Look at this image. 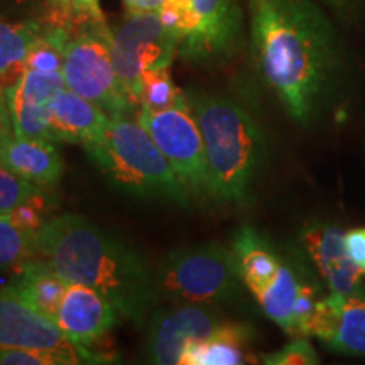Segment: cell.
Segmentation results:
<instances>
[{
	"label": "cell",
	"mask_w": 365,
	"mask_h": 365,
	"mask_svg": "<svg viewBox=\"0 0 365 365\" xmlns=\"http://www.w3.org/2000/svg\"><path fill=\"white\" fill-rule=\"evenodd\" d=\"M250 39L264 83L307 125L333 65V36L312 0H250Z\"/></svg>",
	"instance_id": "1"
},
{
	"label": "cell",
	"mask_w": 365,
	"mask_h": 365,
	"mask_svg": "<svg viewBox=\"0 0 365 365\" xmlns=\"http://www.w3.org/2000/svg\"><path fill=\"white\" fill-rule=\"evenodd\" d=\"M36 257L66 282L102 293L120 317L143 323L158 303L156 277L125 240L76 213L46 220L36 232Z\"/></svg>",
	"instance_id": "2"
},
{
	"label": "cell",
	"mask_w": 365,
	"mask_h": 365,
	"mask_svg": "<svg viewBox=\"0 0 365 365\" xmlns=\"http://www.w3.org/2000/svg\"><path fill=\"white\" fill-rule=\"evenodd\" d=\"M190 103L203 135L210 198L220 203L244 202L266 156V139L261 127L232 98L193 95Z\"/></svg>",
	"instance_id": "3"
},
{
	"label": "cell",
	"mask_w": 365,
	"mask_h": 365,
	"mask_svg": "<svg viewBox=\"0 0 365 365\" xmlns=\"http://www.w3.org/2000/svg\"><path fill=\"white\" fill-rule=\"evenodd\" d=\"M85 149L105 178L124 193L188 208V190L139 120L110 117L102 134Z\"/></svg>",
	"instance_id": "4"
},
{
	"label": "cell",
	"mask_w": 365,
	"mask_h": 365,
	"mask_svg": "<svg viewBox=\"0 0 365 365\" xmlns=\"http://www.w3.org/2000/svg\"><path fill=\"white\" fill-rule=\"evenodd\" d=\"M158 301L168 303H225L240 293V276L232 250L203 244L173 250L156 271Z\"/></svg>",
	"instance_id": "5"
},
{
	"label": "cell",
	"mask_w": 365,
	"mask_h": 365,
	"mask_svg": "<svg viewBox=\"0 0 365 365\" xmlns=\"http://www.w3.org/2000/svg\"><path fill=\"white\" fill-rule=\"evenodd\" d=\"M158 12L164 24L180 34V56L195 65H215L230 58L242 41L237 0H166Z\"/></svg>",
	"instance_id": "6"
},
{
	"label": "cell",
	"mask_w": 365,
	"mask_h": 365,
	"mask_svg": "<svg viewBox=\"0 0 365 365\" xmlns=\"http://www.w3.org/2000/svg\"><path fill=\"white\" fill-rule=\"evenodd\" d=\"M66 88L100 105L110 117H125L135 105L118 80L112 56V31L105 21L90 19L65 51Z\"/></svg>",
	"instance_id": "7"
},
{
	"label": "cell",
	"mask_w": 365,
	"mask_h": 365,
	"mask_svg": "<svg viewBox=\"0 0 365 365\" xmlns=\"http://www.w3.org/2000/svg\"><path fill=\"white\" fill-rule=\"evenodd\" d=\"M180 43V34L164 24L159 12L129 11L112 31L113 65L132 103L139 105L140 76L154 68L171 66Z\"/></svg>",
	"instance_id": "8"
},
{
	"label": "cell",
	"mask_w": 365,
	"mask_h": 365,
	"mask_svg": "<svg viewBox=\"0 0 365 365\" xmlns=\"http://www.w3.org/2000/svg\"><path fill=\"white\" fill-rule=\"evenodd\" d=\"M137 120L161 149L190 196H210L203 135L190 98L163 112L139 110Z\"/></svg>",
	"instance_id": "9"
},
{
	"label": "cell",
	"mask_w": 365,
	"mask_h": 365,
	"mask_svg": "<svg viewBox=\"0 0 365 365\" xmlns=\"http://www.w3.org/2000/svg\"><path fill=\"white\" fill-rule=\"evenodd\" d=\"M223 322L215 304L171 303L153 313L145 328V357L158 365H181L191 346L207 340Z\"/></svg>",
	"instance_id": "10"
},
{
	"label": "cell",
	"mask_w": 365,
	"mask_h": 365,
	"mask_svg": "<svg viewBox=\"0 0 365 365\" xmlns=\"http://www.w3.org/2000/svg\"><path fill=\"white\" fill-rule=\"evenodd\" d=\"M0 346L48 350L66 355L73 364L91 359L85 349L66 339L54 319L27 303L11 286H0Z\"/></svg>",
	"instance_id": "11"
},
{
	"label": "cell",
	"mask_w": 365,
	"mask_h": 365,
	"mask_svg": "<svg viewBox=\"0 0 365 365\" xmlns=\"http://www.w3.org/2000/svg\"><path fill=\"white\" fill-rule=\"evenodd\" d=\"M309 335L335 352L365 357V296L330 293L319 299L307 325Z\"/></svg>",
	"instance_id": "12"
},
{
	"label": "cell",
	"mask_w": 365,
	"mask_h": 365,
	"mask_svg": "<svg viewBox=\"0 0 365 365\" xmlns=\"http://www.w3.org/2000/svg\"><path fill=\"white\" fill-rule=\"evenodd\" d=\"M63 88H66L63 71L43 73L24 70L19 80L7 88L14 135L27 139H49V108L54 97Z\"/></svg>",
	"instance_id": "13"
},
{
	"label": "cell",
	"mask_w": 365,
	"mask_h": 365,
	"mask_svg": "<svg viewBox=\"0 0 365 365\" xmlns=\"http://www.w3.org/2000/svg\"><path fill=\"white\" fill-rule=\"evenodd\" d=\"M117 314V309L100 291L70 282L54 322L73 345L86 349L112 330Z\"/></svg>",
	"instance_id": "14"
},
{
	"label": "cell",
	"mask_w": 365,
	"mask_h": 365,
	"mask_svg": "<svg viewBox=\"0 0 365 365\" xmlns=\"http://www.w3.org/2000/svg\"><path fill=\"white\" fill-rule=\"evenodd\" d=\"M254 298L269 319L294 336H307V325L319 301L317 289L299 281L293 269L282 262L274 279Z\"/></svg>",
	"instance_id": "15"
},
{
	"label": "cell",
	"mask_w": 365,
	"mask_h": 365,
	"mask_svg": "<svg viewBox=\"0 0 365 365\" xmlns=\"http://www.w3.org/2000/svg\"><path fill=\"white\" fill-rule=\"evenodd\" d=\"M303 242L314 266L330 287V293H360V277L364 271L346 252L345 234L340 228L309 227L303 234Z\"/></svg>",
	"instance_id": "16"
},
{
	"label": "cell",
	"mask_w": 365,
	"mask_h": 365,
	"mask_svg": "<svg viewBox=\"0 0 365 365\" xmlns=\"http://www.w3.org/2000/svg\"><path fill=\"white\" fill-rule=\"evenodd\" d=\"M108 115L102 107L80 97L75 91L63 88L54 97L49 108L48 130L53 143L81 144L93 143L107 125Z\"/></svg>",
	"instance_id": "17"
},
{
	"label": "cell",
	"mask_w": 365,
	"mask_h": 365,
	"mask_svg": "<svg viewBox=\"0 0 365 365\" xmlns=\"http://www.w3.org/2000/svg\"><path fill=\"white\" fill-rule=\"evenodd\" d=\"M0 163L39 188L54 186L63 176V158L49 139L9 135L0 143Z\"/></svg>",
	"instance_id": "18"
},
{
	"label": "cell",
	"mask_w": 365,
	"mask_h": 365,
	"mask_svg": "<svg viewBox=\"0 0 365 365\" xmlns=\"http://www.w3.org/2000/svg\"><path fill=\"white\" fill-rule=\"evenodd\" d=\"M232 252H234L242 284L254 296L274 279L281 266L276 252L250 227H244L237 232Z\"/></svg>",
	"instance_id": "19"
},
{
	"label": "cell",
	"mask_w": 365,
	"mask_h": 365,
	"mask_svg": "<svg viewBox=\"0 0 365 365\" xmlns=\"http://www.w3.org/2000/svg\"><path fill=\"white\" fill-rule=\"evenodd\" d=\"M68 284L70 282L59 277L43 259L34 257L21 264L16 279L9 286L36 309L54 319Z\"/></svg>",
	"instance_id": "20"
},
{
	"label": "cell",
	"mask_w": 365,
	"mask_h": 365,
	"mask_svg": "<svg viewBox=\"0 0 365 365\" xmlns=\"http://www.w3.org/2000/svg\"><path fill=\"white\" fill-rule=\"evenodd\" d=\"M249 327L222 322L207 340L191 346L181 365H239L249 362Z\"/></svg>",
	"instance_id": "21"
},
{
	"label": "cell",
	"mask_w": 365,
	"mask_h": 365,
	"mask_svg": "<svg viewBox=\"0 0 365 365\" xmlns=\"http://www.w3.org/2000/svg\"><path fill=\"white\" fill-rule=\"evenodd\" d=\"M43 29L36 21L0 19V83L6 88L19 80L26 59Z\"/></svg>",
	"instance_id": "22"
},
{
	"label": "cell",
	"mask_w": 365,
	"mask_h": 365,
	"mask_svg": "<svg viewBox=\"0 0 365 365\" xmlns=\"http://www.w3.org/2000/svg\"><path fill=\"white\" fill-rule=\"evenodd\" d=\"M171 66L154 68L140 76L139 81V105L140 110L163 112L168 108L185 103L188 97L173 80Z\"/></svg>",
	"instance_id": "23"
},
{
	"label": "cell",
	"mask_w": 365,
	"mask_h": 365,
	"mask_svg": "<svg viewBox=\"0 0 365 365\" xmlns=\"http://www.w3.org/2000/svg\"><path fill=\"white\" fill-rule=\"evenodd\" d=\"M70 39L71 34L63 26L43 27L29 54H27L26 70L43 73L63 71L65 51Z\"/></svg>",
	"instance_id": "24"
},
{
	"label": "cell",
	"mask_w": 365,
	"mask_h": 365,
	"mask_svg": "<svg viewBox=\"0 0 365 365\" xmlns=\"http://www.w3.org/2000/svg\"><path fill=\"white\" fill-rule=\"evenodd\" d=\"M36 257V234L22 230L7 215H0V271L19 267Z\"/></svg>",
	"instance_id": "25"
},
{
	"label": "cell",
	"mask_w": 365,
	"mask_h": 365,
	"mask_svg": "<svg viewBox=\"0 0 365 365\" xmlns=\"http://www.w3.org/2000/svg\"><path fill=\"white\" fill-rule=\"evenodd\" d=\"M41 191L43 188L17 176L0 163V215H9Z\"/></svg>",
	"instance_id": "26"
},
{
	"label": "cell",
	"mask_w": 365,
	"mask_h": 365,
	"mask_svg": "<svg viewBox=\"0 0 365 365\" xmlns=\"http://www.w3.org/2000/svg\"><path fill=\"white\" fill-rule=\"evenodd\" d=\"M266 365H317L319 364L317 350L309 344L307 336H294L277 352L266 354L261 357Z\"/></svg>",
	"instance_id": "27"
},
{
	"label": "cell",
	"mask_w": 365,
	"mask_h": 365,
	"mask_svg": "<svg viewBox=\"0 0 365 365\" xmlns=\"http://www.w3.org/2000/svg\"><path fill=\"white\" fill-rule=\"evenodd\" d=\"M0 365H73V360L48 350L0 346Z\"/></svg>",
	"instance_id": "28"
},
{
	"label": "cell",
	"mask_w": 365,
	"mask_h": 365,
	"mask_svg": "<svg viewBox=\"0 0 365 365\" xmlns=\"http://www.w3.org/2000/svg\"><path fill=\"white\" fill-rule=\"evenodd\" d=\"M71 11L83 19L105 21L102 9H100V0H71Z\"/></svg>",
	"instance_id": "29"
},
{
	"label": "cell",
	"mask_w": 365,
	"mask_h": 365,
	"mask_svg": "<svg viewBox=\"0 0 365 365\" xmlns=\"http://www.w3.org/2000/svg\"><path fill=\"white\" fill-rule=\"evenodd\" d=\"M12 118L11 110H9L7 100V88L0 83V143L9 135H12Z\"/></svg>",
	"instance_id": "30"
},
{
	"label": "cell",
	"mask_w": 365,
	"mask_h": 365,
	"mask_svg": "<svg viewBox=\"0 0 365 365\" xmlns=\"http://www.w3.org/2000/svg\"><path fill=\"white\" fill-rule=\"evenodd\" d=\"M51 2L59 9V11H63L65 14L73 12L71 11V0H51Z\"/></svg>",
	"instance_id": "31"
},
{
	"label": "cell",
	"mask_w": 365,
	"mask_h": 365,
	"mask_svg": "<svg viewBox=\"0 0 365 365\" xmlns=\"http://www.w3.org/2000/svg\"><path fill=\"white\" fill-rule=\"evenodd\" d=\"M323 2L330 4L333 7H345L349 4V0H323Z\"/></svg>",
	"instance_id": "32"
}]
</instances>
